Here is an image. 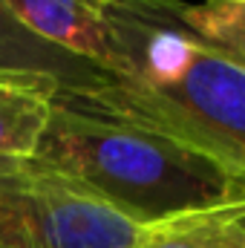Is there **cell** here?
<instances>
[{
  "label": "cell",
  "instance_id": "obj_1",
  "mask_svg": "<svg viewBox=\"0 0 245 248\" xmlns=\"http://www.w3.org/2000/svg\"><path fill=\"white\" fill-rule=\"evenodd\" d=\"M110 63L69 104L159 133L245 182V69L202 46L173 0H104Z\"/></svg>",
  "mask_w": 245,
  "mask_h": 248
},
{
  "label": "cell",
  "instance_id": "obj_2",
  "mask_svg": "<svg viewBox=\"0 0 245 248\" xmlns=\"http://www.w3.org/2000/svg\"><path fill=\"white\" fill-rule=\"evenodd\" d=\"M32 159L138 225L245 211V182L216 162L61 95H52L49 122Z\"/></svg>",
  "mask_w": 245,
  "mask_h": 248
},
{
  "label": "cell",
  "instance_id": "obj_3",
  "mask_svg": "<svg viewBox=\"0 0 245 248\" xmlns=\"http://www.w3.org/2000/svg\"><path fill=\"white\" fill-rule=\"evenodd\" d=\"M141 234L38 159H0V248H136Z\"/></svg>",
  "mask_w": 245,
  "mask_h": 248
},
{
  "label": "cell",
  "instance_id": "obj_4",
  "mask_svg": "<svg viewBox=\"0 0 245 248\" xmlns=\"http://www.w3.org/2000/svg\"><path fill=\"white\" fill-rule=\"evenodd\" d=\"M0 78L41 84L49 90H81L101 78V66L26 29L0 0Z\"/></svg>",
  "mask_w": 245,
  "mask_h": 248
},
{
  "label": "cell",
  "instance_id": "obj_5",
  "mask_svg": "<svg viewBox=\"0 0 245 248\" xmlns=\"http://www.w3.org/2000/svg\"><path fill=\"white\" fill-rule=\"evenodd\" d=\"M9 12L44 41L63 46L107 69L110 32L101 15L104 0H3Z\"/></svg>",
  "mask_w": 245,
  "mask_h": 248
},
{
  "label": "cell",
  "instance_id": "obj_6",
  "mask_svg": "<svg viewBox=\"0 0 245 248\" xmlns=\"http://www.w3.org/2000/svg\"><path fill=\"white\" fill-rule=\"evenodd\" d=\"M55 90L0 78V159H32L49 122Z\"/></svg>",
  "mask_w": 245,
  "mask_h": 248
},
{
  "label": "cell",
  "instance_id": "obj_7",
  "mask_svg": "<svg viewBox=\"0 0 245 248\" xmlns=\"http://www.w3.org/2000/svg\"><path fill=\"white\" fill-rule=\"evenodd\" d=\"M176 17L184 29L211 52L245 69V3L228 0H173Z\"/></svg>",
  "mask_w": 245,
  "mask_h": 248
},
{
  "label": "cell",
  "instance_id": "obj_8",
  "mask_svg": "<svg viewBox=\"0 0 245 248\" xmlns=\"http://www.w3.org/2000/svg\"><path fill=\"white\" fill-rule=\"evenodd\" d=\"M219 214L222 211L179 217V219L159 222V225H144V234L136 248H216L214 225Z\"/></svg>",
  "mask_w": 245,
  "mask_h": 248
},
{
  "label": "cell",
  "instance_id": "obj_9",
  "mask_svg": "<svg viewBox=\"0 0 245 248\" xmlns=\"http://www.w3.org/2000/svg\"><path fill=\"white\" fill-rule=\"evenodd\" d=\"M216 248H245V211H222L214 225Z\"/></svg>",
  "mask_w": 245,
  "mask_h": 248
},
{
  "label": "cell",
  "instance_id": "obj_10",
  "mask_svg": "<svg viewBox=\"0 0 245 248\" xmlns=\"http://www.w3.org/2000/svg\"><path fill=\"white\" fill-rule=\"evenodd\" d=\"M228 3H245V0H228Z\"/></svg>",
  "mask_w": 245,
  "mask_h": 248
}]
</instances>
